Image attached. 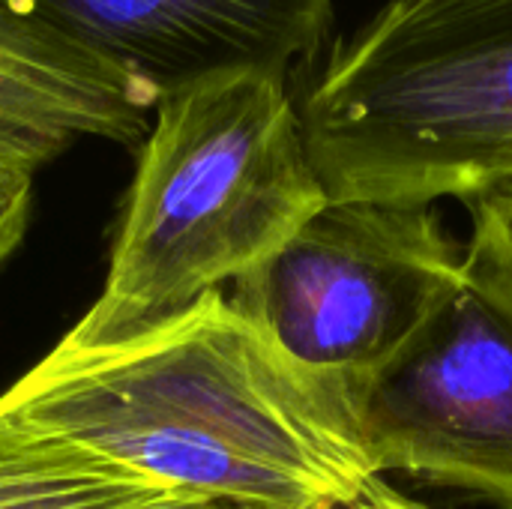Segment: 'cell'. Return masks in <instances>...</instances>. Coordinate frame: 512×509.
Returning <instances> with one entry per match:
<instances>
[{
  "label": "cell",
  "instance_id": "52a82bcc",
  "mask_svg": "<svg viewBox=\"0 0 512 509\" xmlns=\"http://www.w3.org/2000/svg\"><path fill=\"white\" fill-rule=\"evenodd\" d=\"M159 90L126 66L0 9V159L36 168L84 138L141 147Z\"/></svg>",
  "mask_w": 512,
  "mask_h": 509
},
{
  "label": "cell",
  "instance_id": "8fae6325",
  "mask_svg": "<svg viewBox=\"0 0 512 509\" xmlns=\"http://www.w3.org/2000/svg\"><path fill=\"white\" fill-rule=\"evenodd\" d=\"M147 509H267L249 507V504H231V501H216V498H168L162 504H153Z\"/></svg>",
  "mask_w": 512,
  "mask_h": 509
},
{
  "label": "cell",
  "instance_id": "30bf717a",
  "mask_svg": "<svg viewBox=\"0 0 512 509\" xmlns=\"http://www.w3.org/2000/svg\"><path fill=\"white\" fill-rule=\"evenodd\" d=\"M33 171L0 159V264L21 243L30 219Z\"/></svg>",
  "mask_w": 512,
  "mask_h": 509
},
{
  "label": "cell",
  "instance_id": "9c48e42d",
  "mask_svg": "<svg viewBox=\"0 0 512 509\" xmlns=\"http://www.w3.org/2000/svg\"><path fill=\"white\" fill-rule=\"evenodd\" d=\"M465 279L512 321V210H504L492 198L471 201Z\"/></svg>",
  "mask_w": 512,
  "mask_h": 509
},
{
  "label": "cell",
  "instance_id": "277c9868",
  "mask_svg": "<svg viewBox=\"0 0 512 509\" xmlns=\"http://www.w3.org/2000/svg\"><path fill=\"white\" fill-rule=\"evenodd\" d=\"M465 285V243L435 207L327 201L228 300L357 408Z\"/></svg>",
  "mask_w": 512,
  "mask_h": 509
},
{
  "label": "cell",
  "instance_id": "8992f818",
  "mask_svg": "<svg viewBox=\"0 0 512 509\" xmlns=\"http://www.w3.org/2000/svg\"><path fill=\"white\" fill-rule=\"evenodd\" d=\"M159 93L222 69L288 75L318 57L333 27V0H0Z\"/></svg>",
  "mask_w": 512,
  "mask_h": 509
},
{
  "label": "cell",
  "instance_id": "7a4b0ae2",
  "mask_svg": "<svg viewBox=\"0 0 512 509\" xmlns=\"http://www.w3.org/2000/svg\"><path fill=\"white\" fill-rule=\"evenodd\" d=\"M327 201L288 75L222 69L165 90L105 288L63 339L111 345L186 312L267 261Z\"/></svg>",
  "mask_w": 512,
  "mask_h": 509
},
{
  "label": "cell",
  "instance_id": "5b68a950",
  "mask_svg": "<svg viewBox=\"0 0 512 509\" xmlns=\"http://www.w3.org/2000/svg\"><path fill=\"white\" fill-rule=\"evenodd\" d=\"M384 477L512 509V321L465 285L420 342L357 399Z\"/></svg>",
  "mask_w": 512,
  "mask_h": 509
},
{
  "label": "cell",
  "instance_id": "3957f363",
  "mask_svg": "<svg viewBox=\"0 0 512 509\" xmlns=\"http://www.w3.org/2000/svg\"><path fill=\"white\" fill-rule=\"evenodd\" d=\"M330 201H477L512 180V0H387L297 102Z\"/></svg>",
  "mask_w": 512,
  "mask_h": 509
},
{
  "label": "cell",
  "instance_id": "ba28073f",
  "mask_svg": "<svg viewBox=\"0 0 512 509\" xmlns=\"http://www.w3.org/2000/svg\"><path fill=\"white\" fill-rule=\"evenodd\" d=\"M171 492L0 408V509H147Z\"/></svg>",
  "mask_w": 512,
  "mask_h": 509
},
{
  "label": "cell",
  "instance_id": "6da1fadb",
  "mask_svg": "<svg viewBox=\"0 0 512 509\" xmlns=\"http://www.w3.org/2000/svg\"><path fill=\"white\" fill-rule=\"evenodd\" d=\"M0 408L189 498L429 509L375 468L354 402L288 360L225 291L123 342L60 339Z\"/></svg>",
  "mask_w": 512,
  "mask_h": 509
}]
</instances>
